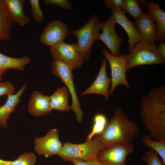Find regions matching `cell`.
I'll use <instances>...</instances> for the list:
<instances>
[{
    "label": "cell",
    "instance_id": "obj_34",
    "mask_svg": "<svg viewBox=\"0 0 165 165\" xmlns=\"http://www.w3.org/2000/svg\"><path fill=\"white\" fill-rule=\"evenodd\" d=\"M9 161L5 160L0 159V165H9Z\"/></svg>",
    "mask_w": 165,
    "mask_h": 165
},
{
    "label": "cell",
    "instance_id": "obj_31",
    "mask_svg": "<svg viewBox=\"0 0 165 165\" xmlns=\"http://www.w3.org/2000/svg\"><path fill=\"white\" fill-rule=\"evenodd\" d=\"M69 161L71 162L74 165H102L96 159L84 160L73 159Z\"/></svg>",
    "mask_w": 165,
    "mask_h": 165
},
{
    "label": "cell",
    "instance_id": "obj_23",
    "mask_svg": "<svg viewBox=\"0 0 165 165\" xmlns=\"http://www.w3.org/2000/svg\"><path fill=\"white\" fill-rule=\"evenodd\" d=\"M141 140L144 145L155 151L165 163V140L155 141L149 135H144Z\"/></svg>",
    "mask_w": 165,
    "mask_h": 165
},
{
    "label": "cell",
    "instance_id": "obj_32",
    "mask_svg": "<svg viewBox=\"0 0 165 165\" xmlns=\"http://www.w3.org/2000/svg\"><path fill=\"white\" fill-rule=\"evenodd\" d=\"M123 0H105L104 5L108 9L114 7H121Z\"/></svg>",
    "mask_w": 165,
    "mask_h": 165
},
{
    "label": "cell",
    "instance_id": "obj_26",
    "mask_svg": "<svg viewBox=\"0 0 165 165\" xmlns=\"http://www.w3.org/2000/svg\"><path fill=\"white\" fill-rule=\"evenodd\" d=\"M36 156L34 153L25 152L13 161H9V165H34Z\"/></svg>",
    "mask_w": 165,
    "mask_h": 165
},
{
    "label": "cell",
    "instance_id": "obj_22",
    "mask_svg": "<svg viewBox=\"0 0 165 165\" xmlns=\"http://www.w3.org/2000/svg\"><path fill=\"white\" fill-rule=\"evenodd\" d=\"M69 93L67 88L63 86L57 88L56 90L50 96L52 109L61 111L69 112L70 106L68 103Z\"/></svg>",
    "mask_w": 165,
    "mask_h": 165
},
{
    "label": "cell",
    "instance_id": "obj_1",
    "mask_svg": "<svg viewBox=\"0 0 165 165\" xmlns=\"http://www.w3.org/2000/svg\"><path fill=\"white\" fill-rule=\"evenodd\" d=\"M139 113L151 138L165 140V86L152 89L141 99Z\"/></svg>",
    "mask_w": 165,
    "mask_h": 165
},
{
    "label": "cell",
    "instance_id": "obj_18",
    "mask_svg": "<svg viewBox=\"0 0 165 165\" xmlns=\"http://www.w3.org/2000/svg\"><path fill=\"white\" fill-rule=\"evenodd\" d=\"M27 85L26 82L16 94L7 95L6 103L2 106H0V125L2 127L5 128L7 127V120L20 101V97L26 90Z\"/></svg>",
    "mask_w": 165,
    "mask_h": 165
},
{
    "label": "cell",
    "instance_id": "obj_9",
    "mask_svg": "<svg viewBox=\"0 0 165 165\" xmlns=\"http://www.w3.org/2000/svg\"><path fill=\"white\" fill-rule=\"evenodd\" d=\"M49 49L54 60L65 63L73 70L79 68L83 63L77 43H68L63 41Z\"/></svg>",
    "mask_w": 165,
    "mask_h": 165
},
{
    "label": "cell",
    "instance_id": "obj_3",
    "mask_svg": "<svg viewBox=\"0 0 165 165\" xmlns=\"http://www.w3.org/2000/svg\"><path fill=\"white\" fill-rule=\"evenodd\" d=\"M100 22L97 15L94 13L82 27L69 31L76 37L79 53L84 60H90L93 44L100 34Z\"/></svg>",
    "mask_w": 165,
    "mask_h": 165
},
{
    "label": "cell",
    "instance_id": "obj_21",
    "mask_svg": "<svg viewBox=\"0 0 165 165\" xmlns=\"http://www.w3.org/2000/svg\"><path fill=\"white\" fill-rule=\"evenodd\" d=\"M13 23L5 0H0V41L12 38Z\"/></svg>",
    "mask_w": 165,
    "mask_h": 165
},
{
    "label": "cell",
    "instance_id": "obj_11",
    "mask_svg": "<svg viewBox=\"0 0 165 165\" xmlns=\"http://www.w3.org/2000/svg\"><path fill=\"white\" fill-rule=\"evenodd\" d=\"M69 33L67 24L59 20H52L44 28L40 36L39 41L44 45L53 46L63 41Z\"/></svg>",
    "mask_w": 165,
    "mask_h": 165
},
{
    "label": "cell",
    "instance_id": "obj_28",
    "mask_svg": "<svg viewBox=\"0 0 165 165\" xmlns=\"http://www.w3.org/2000/svg\"><path fill=\"white\" fill-rule=\"evenodd\" d=\"M142 159L148 165H164L165 164L159 158L158 154L152 149L146 151Z\"/></svg>",
    "mask_w": 165,
    "mask_h": 165
},
{
    "label": "cell",
    "instance_id": "obj_12",
    "mask_svg": "<svg viewBox=\"0 0 165 165\" xmlns=\"http://www.w3.org/2000/svg\"><path fill=\"white\" fill-rule=\"evenodd\" d=\"M34 144V149L38 154L43 155L46 158L57 155L63 144L56 129H51L42 137L35 139Z\"/></svg>",
    "mask_w": 165,
    "mask_h": 165
},
{
    "label": "cell",
    "instance_id": "obj_15",
    "mask_svg": "<svg viewBox=\"0 0 165 165\" xmlns=\"http://www.w3.org/2000/svg\"><path fill=\"white\" fill-rule=\"evenodd\" d=\"M142 37L141 42L153 43L156 41L157 32L155 21L148 13H144L135 20L134 23Z\"/></svg>",
    "mask_w": 165,
    "mask_h": 165
},
{
    "label": "cell",
    "instance_id": "obj_29",
    "mask_svg": "<svg viewBox=\"0 0 165 165\" xmlns=\"http://www.w3.org/2000/svg\"><path fill=\"white\" fill-rule=\"evenodd\" d=\"M45 5H54L64 10L71 9L73 7L72 2L69 0H44Z\"/></svg>",
    "mask_w": 165,
    "mask_h": 165
},
{
    "label": "cell",
    "instance_id": "obj_13",
    "mask_svg": "<svg viewBox=\"0 0 165 165\" xmlns=\"http://www.w3.org/2000/svg\"><path fill=\"white\" fill-rule=\"evenodd\" d=\"M107 60L105 57L102 61L98 75L91 85L88 88L82 92L81 95L96 94L103 96L105 100L107 101L109 97V87L111 85L112 80L106 73Z\"/></svg>",
    "mask_w": 165,
    "mask_h": 165
},
{
    "label": "cell",
    "instance_id": "obj_33",
    "mask_svg": "<svg viewBox=\"0 0 165 165\" xmlns=\"http://www.w3.org/2000/svg\"><path fill=\"white\" fill-rule=\"evenodd\" d=\"M157 48L160 54L164 59H165V41L159 42Z\"/></svg>",
    "mask_w": 165,
    "mask_h": 165
},
{
    "label": "cell",
    "instance_id": "obj_27",
    "mask_svg": "<svg viewBox=\"0 0 165 165\" xmlns=\"http://www.w3.org/2000/svg\"><path fill=\"white\" fill-rule=\"evenodd\" d=\"M32 13V17L36 22L42 23L44 21L43 13L41 10L39 0H29Z\"/></svg>",
    "mask_w": 165,
    "mask_h": 165
},
{
    "label": "cell",
    "instance_id": "obj_25",
    "mask_svg": "<svg viewBox=\"0 0 165 165\" xmlns=\"http://www.w3.org/2000/svg\"><path fill=\"white\" fill-rule=\"evenodd\" d=\"M121 8L125 13H128L135 20L144 14L139 0H123Z\"/></svg>",
    "mask_w": 165,
    "mask_h": 165
},
{
    "label": "cell",
    "instance_id": "obj_7",
    "mask_svg": "<svg viewBox=\"0 0 165 165\" xmlns=\"http://www.w3.org/2000/svg\"><path fill=\"white\" fill-rule=\"evenodd\" d=\"M134 150V146L132 143L104 146L98 153L97 160L102 165H126L127 156Z\"/></svg>",
    "mask_w": 165,
    "mask_h": 165
},
{
    "label": "cell",
    "instance_id": "obj_24",
    "mask_svg": "<svg viewBox=\"0 0 165 165\" xmlns=\"http://www.w3.org/2000/svg\"><path fill=\"white\" fill-rule=\"evenodd\" d=\"M108 121L106 116L101 113H97L93 118V125L90 132L87 135L86 140L92 139L95 136L101 133L104 130Z\"/></svg>",
    "mask_w": 165,
    "mask_h": 165
},
{
    "label": "cell",
    "instance_id": "obj_19",
    "mask_svg": "<svg viewBox=\"0 0 165 165\" xmlns=\"http://www.w3.org/2000/svg\"><path fill=\"white\" fill-rule=\"evenodd\" d=\"M13 22L24 27L30 21L29 17L25 16L24 9L25 0H5Z\"/></svg>",
    "mask_w": 165,
    "mask_h": 165
},
{
    "label": "cell",
    "instance_id": "obj_17",
    "mask_svg": "<svg viewBox=\"0 0 165 165\" xmlns=\"http://www.w3.org/2000/svg\"><path fill=\"white\" fill-rule=\"evenodd\" d=\"M148 9V13L156 23L157 28L156 42L165 41V12L157 3L145 0L139 1Z\"/></svg>",
    "mask_w": 165,
    "mask_h": 165
},
{
    "label": "cell",
    "instance_id": "obj_30",
    "mask_svg": "<svg viewBox=\"0 0 165 165\" xmlns=\"http://www.w3.org/2000/svg\"><path fill=\"white\" fill-rule=\"evenodd\" d=\"M15 88L10 82H0V96L14 94Z\"/></svg>",
    "mask_w": 165,
    "mask_h": 165
},
{
    "label": "cell",
    "instance_id": "obj_16",
    "mask_svg": "<svg viewBox=\"0 0 165 165\" xmlns=\"http://www.w3.org/2000/svg\"><path fill=\"white\" fill-rule=\"evenodd\" d=\"M52 109L50 96L44 95L38 91L33 92L28 105V110L30 114L39 116L49 113Z\"/></svg>",
    "mask_w": 165,
    "mask_h": 165
},
{
    "label": "cell",
    "instance_id": "obj_10",
    "mask_svg": "<svg viewBox=\"0 0 165 165\" xmlns=\"http://www.w3.org/2000/svg\"><path fill=\"white\" fill-rule=\"evenodd\" d=\"M112 13L104 21L100 22V28L102 30L99 34L97 40L102 41L106 46L112 55H120L121 46L123 43V38L116 32L115 27L116 24Z\"/></svg>",
    "mask_w": 165,
    "mask_h": 165
},
{
    "label": "cell",
    "instance_id": "obj_5",
    "mask_svg": "<svg viewBox=\"0 0 165 165\" xmlns=\"http://www.w3.org/2000/svg\"><path fill=\"white\" fill-rule=\"evenodd\" d=\"M103 147V144L94 138L79 144L68 142L62 144L57 155L65 161L73 159L84 160H97L98 153Z\"/></svg>",
    "mask_w": 165,
    "mask_h": 165
},
{
    "label": "cell",
    "instance_id": "obj_2",
    "mask_svg": "<svg viewBox=\"0 0 165 165\" xmlns=\"http://www.w3.org/2000/svg\"><path fill=\"white\" fill-rule=\"evenodd\" d=\"M136 123L128 118L120 107L116 109L113 116L100 134L94 137L104 146L119 143H132L138 134Z\"/></svg>",
    "mask_w": 165,
    "mask_h": 165
},
{
    "label": "cell",
    "instance_id": "obj_14",
    "mask_svg": "<svg viewBox=\"0 0 165 165\" xmlns=\"http://www.w3.org/2000/svg\"><path fill=\"white\" fill-rule=\"evenodd\" d=\"M111 9L116 23L120 25L127 32L129 38L127 50L130 52L137 43L141 41L142 37L134 23L127 17L126 13L121 7H114Z\"/></svg>",
    "mask_w": 165,
    "mask_h": 165
},
{
    "label": "cell",
    "instance_id": "obj_6",
    "mask_svg": "<svg viewBox=\"0 0 165 165\" xmlns=\"http://www.w3.org/2000/svg\"><path fill=\"white\" fill-rule=\"evenodd\" d=\"M51 68L52 73L59 78L68 89L72 98L71 109L75 113L77 121L81 123L83 114L74 83L73 69L65 63L54 60L51 63Z\"/></svg>",
    "mask_w": 165,
    "mask_h": 165
},
{
    "label": "cell",
    "instance_id": "obj_20",
    "mask_svg": "<svg viewBox=\"0 0 165 165\" xmlns=\"http://www.w3.org/2000/svg\"><path fill=\"white\" fill-rule=\"evenodd\" d=\"M31 61L30 58L27 56L18 58L12 57L0 52V81L2 79L3 75L7 70L14 69L22 71Z\"/></svg>",
    "mask_w": 165,
    "mask_h": 165
},
{
    "label": "cell",
    "instance_id": "obj_4",
    "mask_svg": "<svg viewBox=\"0 0 165 165\" xmlns=\"http://www.w3.org/2000/svg\"><path fill=\"white\" fill-rule=\"evenodd\" d=\"M127 54V71L140 65H164V59L159 53L154 43L140 42Z\"/></svg>",
    "mask_w": 165,
    "mask_h": 165
},
{
    "label": "cell",
    "instance_id": "obj_8",
    "mask_svg": "<svg viewBox=\"0 0 165 165\" xmlns=\"http://www.w3.org/2000/svg\"><path fill=\"white\" fill-rule=\"evenodd\" d=\"M101 53L108 61L111 70L112 82L109 95L113 94L116 88L119 85H122L128 89L130 88L126 76L127 54L114 56L106 49L102 50Z\"/></svg>",
    "mask_w": 165,
    "mask_h": 165
}]
</instances>
